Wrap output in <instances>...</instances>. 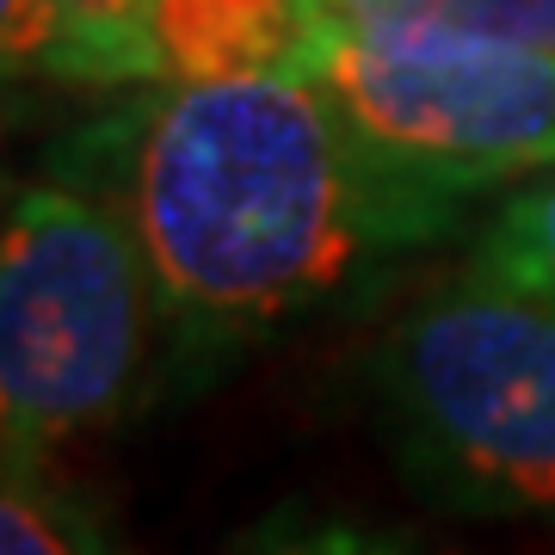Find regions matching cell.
<instances>
[{
    "label": "cell",
    "mask_w": 555,
    "mask_h": 555,
    "mask_svg": "<svg viewBox=\"0 0 555 555\" xmlns=\"http://www.w3.org/2000/svg\"><path fill=\"white\" fill-rule=\"evenodd\" d=\"M124 210L160 327L222 352L456 229L463 198L396 173L309 75L167 80L130 118Z\"/></svg>",
    "instance_id": "cell-1"
},
{
    "label": "cell",
    "mask_w": 555,
    "mask_h": 555,
    "mask_svg": "<svg viewBox=\"0 0 555 555\" xmlns=\"http://www.w3.org/2000/svg\"><path fill=\"white\" fill-rule=\"evenodd\" d=\"M377 401L451 513L555 525V302L463 272L383 334Z\"/></svg>",
    "instance_id": "cell-2"
},
{
    "label": "cell",
    "mask_w": 555,
    "mask_h": 555,
    "mask_svg": "<svg viewBox=\"0 0 555 555\" xmlns=\"http://www.w3.org/2000/svg\"><path fill=\"white\" fill-rule=\"evenodd\" d=\"M160 321L137 222L75 179H25L0 235V426L7 456H50L137 389Z\"/></svg>",
    "instance_id": "cell-3"
},
{
    "label": "cell",
    "mask_w": 555,
    "mask_h": 555,
    "mask_svg": "<svg viewBox=\"0 0 555 555\" xmlns=\"http://www.w3.org/2000/svg\"><path fill=\"white\" fill-rule=\"evenodd\" d=\"M302 75L371 155L463 204L555 167V50L438 20L321 13Z\"/></svg>",
    "instance_id": "cell-4"
},
{
    "label": "cell",
    "mask_w": 555,
    "mask_h": 555,
    "mask_svg": "<svg viewBox=\"0 0 555 555\" xmlns=\"http://www.w3.org/2000/svg\"><path fill=\"white\" fill-rule=\"evenodd\" d=\"M321 0H155V56L167 80L302 75Z\"/></svg>",
    "instance_id": "cell-5"
},
{
    "label": "cell",
    "mask_w": 555,
    "mask_h": 555,
    "mask_svg": "<svg viewBox=\"0 0 555 555\" xmlns=\"http://www.w3.org/2000/svg\"><path fill=\"white\" fill-rule=\"evenodd\" d=\"M62 25L56 75L68 87H160L155 0H50Z\"/></svg>",
    "instance_id": "cell-6"
},
{
    "label": "cell",
    "mask_w": 555,
    "mask_h": 555,
    "mask_svg": "<svg viewBox=\"0 0 555 555\" xmlns=\"http://www.w3.org/2000/svg\"><path fill=\"white\" fill-rule=\"evenodd\" d=\"M0 555H118L87 500L50 476V456H7L0 481Z\"/></svg>",
    "instance_id": "cell-7"
},
{
    "label": "cell",
    "mask_w": 555,
    "mask_h": 555,
    "mask_svg": "<svg viewBox=\"0 0 555 555\" xmlns=\"http://www.w3.org/2000/svg\"><path fill=\"white\" fill-rule=\"evenodd\" d=\"M469 272L555 302V167L513 185V198L481 222Z\"/></svg>",
    "instance_id": "cell-8"
},
{
    "label": "cell",
    "mask_w": 555,
    "mask_h": 555,
    "mask_svg": "<svg viewBox=\"0 0 555 555\" xmlns=\"http://www.w3.org/2000/svg\"><path fill=\"white\" fill-rule=\"evenodd\" d=\"M321 13L346 20H438L488 38L555 50V0H321Z\"/></svg>",
    "instance_id": "cell-9"
},
{
    "label": "cell",
    "mask_w": 555,
    "mask_h": 555,
    "mask_svg": "<svg viewBox=\"0 0 555 555\" xmlns=\"http://www.w3.org/2000/svg\"><path fill=\"white\" fill-rule=\"evenodd\" d=\"M56 43H62V25L50 0H0V50H7V75L13 80L56 75Z\"/></svg>",
    "instance_id": "cell-10"
},
{
    "label": "cell",
    "mask_w": 555,
    "mask_h": 555,
    "mask_svg": "<svg viewBox=\"0 0 555 555\" xmlns=\"http://www.w3.org/2000/svg\"><path fill=\"white\" fill-rule=\"evenodd\" d=\"M247 555H414V550H401L396 537L383 531H358V525H309V531H284Z\"/></svg>",
    "instance_id": "cell-11"
}]
</instances>
